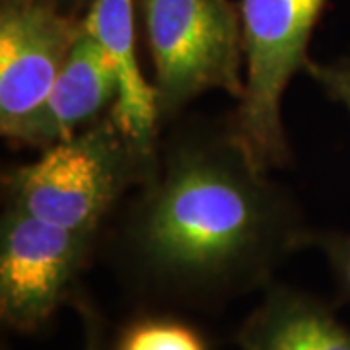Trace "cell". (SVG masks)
Listing matches in <instances>:
<instances>
[{
	"label": "cell",
	"instance_id": "30bf717a",
	"mask_svg": "<svg viewBox=\"0 0 350 350\" xmlns=\"http://www.w3.org/2000/svg\"><path fill=\"white\" fill-rule=\"evenodd\" d=\"M109 350H213L206 335L172 310L133 315L111 335Z\"/></svg>",
	"mask_w": 350,
	"mask_h": 350
},
{
	"label": "cell",
	"instance_id": "3957f363",
	"mask_svg": "<svg viewBox=\"0 0 350 350\" xmlns=\"http://www.w3.org/2000/svg\"><path fill=\"white\" fill-rule=\"evenodd\" d=\"M329 0H241L243 94L230 119L253 160L265 170L288 167L292 152L282 98L310 61L313 29Z\"/></svg>",
	"mask_w": 350,
	"mask_h": 350
},
{
	"label": "cell",
	"instance_id": "8fae6325",
	"mask_svg": "<svg viewBox=\"0 0 350 350\" xmlns=\"http://www.w3.org/2000/svg\"><path fill=\"white\" fill-rule=\"evenodd\" d=\"M306 250H317L325 257L340 296L350 304V232L310 230Z\"/></svg>",
	"mask_w": 350,
	"mask_h": 350
},
{
	"label": "cell",
	"instance_id": "7a4b0ae2",
	"mask_svg": "<svg viewBox=\"0 0 350 350\" xmlns=\"http://www.w3.org/2000/svg\"><path fill=\"white\" fill-rule=\"evenodd\" d=\"M156 152L129 137L109 111L33 162L6 170L4 204L51 224L100 232L117 202L148 177Z\"/></svg>",
	"mask_w": 350,
	"mask_h": 350
},
{
	"label": "cell",
	"instance_id": "6da1fadb",
	"mask_svg": "<svg viewBox=\"0 0 350 350\" xmlns=\"http://www.w3.org/2000/svg\"><path fill=\"white\" fill-rule=\"evenodd\" d=\"M269 174L232 121L174 131L113 236L123 286L144 308L172 312H213L265 290L310 234Z\"/></svg>",
	"mask_w": 350,
	"mask_h": 350
},
{
	"label": "cell",
	"instance_id": "4fadbf2b",
	"mask_svg": "<svg viewBox=\"0 0 350 350\" xmlns=\"http://www.w3.org/2000/svg\"><path fill=\"white\" fill-rule=\"evenodd\" d=\"M304 72L325 92L329 100L340 103L350 115V59L321 63L310 59Z\"/></svg>",
	"mask_w": 350,
	"mask_h": 350
},
{
	"label": "cell",
	"instance_id": "277c9868",
	"mask_svg": "<svg viewBox=\"0 0 350 350\" xmlns=\"http://www.w3.org/2000/svg\"><path fill=\"white\" fill-rule=\"evenodd\" d=\"M160 123L206 92L243 94L239 12L228 0H142Z\"/></svg>",
	"mask_w": 350,
	"mask_h": 350
},
{
	"label": "cell",
	"instance_id": "8992f818",
	"mask_svg": "<svg viewBox=\"0 0 350 350\" xmlns=\"http://www.w3.org/2000/svg\"><path fill=\"white\" fill-rule=\"evenodd\" d=\"M82 29L57 0H0V133L12 140L33 115Z\"/></svg>",
	"mask_w": 350,
	"mask_h": 350
},
{
	"label": "cell",
	"instance_id": "5b68a950",
	"mask_svg": "<svg viewBox=\"0 0 350 350\" xmlns=\"http://www.w3.org/2000/svg\"><path fill=\"white\" fill-rule=\"evenodd\" d=\"M100 243V232L72 230L4 204L0 218V319L36 335L68 304Z\"/></svg>",
	"mask_w": 350,
	"mask_h": 350
},
{
	"label": "cell",
	"instance_id": "ba28073f",
	"mask_svg": "<svg viewBox=\"0 0 350 350\" xmlns=\"http://www.w3.org/2000/svg\"><path fill=\"white\" fill-rule=\"evenodd\" d=\"M82 25L98 41L115 75L117 98L111 107L113 119L129 137L156 150L162 123L156 90L142 72L138 59L133 0H90Z\"/></svg>",
	"mask_w": 350,
	"mask_h": 350
},
{
	"label": "cell",
	"instance_id": "7c38bea8",
	"mask_svg": "<svg viewBox=\"0 0 350 350\" xmlns=\"http://www.w3.org/2000/svg\"><path fill=\"white\" fill-rule=\"evenodd\" d=\"M68 306L75 308L82 325V350H109L111 333L107 329V321L98 304L88 296L84 288H76Z\"/></svg>",
	"mask_w": 350,
	"mask_h": 350
},
{
	"label": "cell",
	"instance_id": "9c48e42d",
	"mask_svg": "<svg viewBox=\"0 0 350 350\" xmlns=\"http://www.w3.org/2000/svg\"><path fill=\"white\" fill-rule=\"evenodd\" d=\"M238 350H350V327L323 298L271 282L236 333Z\"/></svg>",
	"mask_w": 350,
	"mask_h": 350
},
{
	"label": "cell",
	"instance_id": "52a82bcc",
	"mask_svg": "<svg viewBox=\"0 0 350 350\" xmlns=\"http://www.w3.org/2000/svg\"><path fill=\"white\" fill-rule=\"evenodd\" d=\"M115 98L117 82L111 64L82 25L47 98L10 142L45 150L107 115Z\"/></svg>",
	"mask_w": 350,
	"mask_h": 350
}]
</instances>
